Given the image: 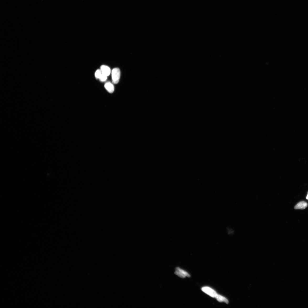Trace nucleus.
Listing matches in <instances>:
<instances>
[{
  "label": "nucleus",
  "mask_w": 308,
  "mask_h": 308,
  "mask_svg": "<svg viewBox=\"0 0 308 308\" xmlns=\"http://www.w3.org/2000/svg\"><path fill=\"white\" fill-rule=\"evenodd\" d=\"M121 72L119 69L115 68L112 72V82L114 84H117L119 82L120 78Z\"/></svg>",
  "instance_id": "1"
},
{
  "label": "nucleus",
  "mask_w": 308,
  "mask_h": 308,
  "mask_svg": "<svg viewBox=\"0 0 308 308\" xmlns=\"http://www.w3.org/2000/svg\"><path fill=\"white\" fill-rule=\"evenodd\" d=\"M215 298H216L217 300L220 302H223L226 303L227 304H228V300L226 298L221 296L220 295L217 294Z\"/></svg>",
  "instance_id": "7"
},
{
  "label": "nucleus",
  "mask_w": 308,
  "mask_h": 308,
  "mask_svg": "<svg viewBox=\"0 0 308 308\" xmlns=\"http://www.w3.org/2000/svg\"><path fill=\"white\" fill-rule=\"evenodd\" d=\"M307 206V204L306 202L302 201L298 203L295 207L296 209H304Z\"/></svg>",
  "instance_id": "5"
},
{
  "label": "nucleus",
  "mask_w": 308,
  "mask_h": 308,
  "mask_svg": "<svg viewBox=\"0 0 308 308\" xmlns=\"http://www.w3.org/2000/svg\"><path fill=\"white\" fill-rule=\"evenodd\" d=\"M100 70L102 74L107 76L110 75L111 74V69L107 66L105 65H102L101 67Z\"/></svg>",
  "instance_id": "4"
},
{
  "label": "nucleus",
  "mask_w": 308,
  "mask_h": 308,
  "mask_svg": "<svg viewBox=\"0 0 308 308\" xmlns=\"http://www.w3.org/2000/svg\"><path fill=\"white\" fill-rule=\"evenodd\" d=\"M175 273L178 276L181 278H184L186 276L189 277H190V275L186 271L181 269L179 267L176 268Z\"/></svg>",
  "instance_id": "3"
},
{
  "label": "nucleus",
  "mask_w": 308,
  "mask_h": 308,
  "mask_svg": "<svg viewBox=\"0 0 308 308\" xmlns=\"http://www.w3.org/2000/svg\"><path fill=\"white\" fill-rule=\"evenodd\" d=\"M105 88L110 93H112L114 91V86L111 83L107 82L105 84Z\"/></svg>",
  "instance_id": "6"
},
{
  "label": "nucleus",
  "mask_w": 308,
  "mask_h": 308,
  "mask_svg": "<svg viewBox=\"0 0 308 308\" xmlns=\"http://www.w3.org/2000/svg\"><path fill=\"white\" fill-rule=\"evenodd\" d=\"M201 290L203 292L213 297H215L217 294L216 291L208 287H203Z\"/></svg>",
  "instance_id": "2"
},
{
  "label": "nucleus",
  "mask_w": 308,
  "mask_h": 308,
  "mask_svg": "<svg viewBox=\"0 0 308 308\" xmlns=\"http://www.w3.org/2000/svg\"><path fill=\"white\" fill-rule=\"evenodd\" d=\"M107 76L102 74L99 79L102 82L105 81L107 79Z\"/></svg>",
  "instance_id": "9"
},
{
  "label": "nucleus",
  "mask_w": 308,
  "mask_h": 308,
  "mask_svg": "<svg viewBox=\"0 0 308 308\" xmlns=\"http://www.w3.org/2000/svg\"><path fill=\"white\" fill-rule=\"evenodd\" d=\"M306 199L307 200H308V193L306 197Z\"/></svg>",
  "instance_id": "10"
},
{
  "label": "nucleus",
  "mask_w": 308,
  "mask_h": 308,
  "mask_svg": "<svg viewBox=\"0 0 308 308\" xmlns=\"http://www.w3.org/2000/svg\"><path fill=\"white\" fill-rule=\"evenodd\" d=\"M102 74V73L101 70L98 69V70L96 71L95 73V77L97 79H99L100 78Z\"/></svg>",
  "instance_id": "8"
}]
</instances>
